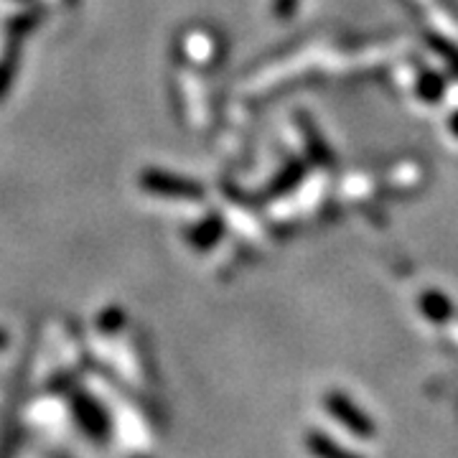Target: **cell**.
Here are the masks:
<instances>
[{
    "instance_id": "1",
    "label": "cell",
    "mask_w": 458,
    "mask_h": 458,
    "mask_svg": "<svg viewBox=\"0 0 458 458\" xmlns=\"http://www.w3.org/2000/svg\"><path fill=\"white\" fill-rule=\"evenodd\" d=\"M74 418L80 420V426L84 428V433L95 441H102L110 436V420L105 415V410L99 408V403L89 394H77L74 397Z\"/></svg>"
},
{
    "instance_id": "2",
    "label": "cell",
    "mask_w": 458,
    "mask_h": 458,
    "mask_svg": "<svg viewBox=\"0 0 458 458\" xmlns=\"http://www.w3.org/2000/svg\"><path fill=\"white\" fill-rule=\"evenodd\" d=\"M140 186H146L148 191L153 194H174V197H189V194H197V189L189 183V181H181L176 176H168L161 171H146L140 176Z\"/></svg>"
},
{
    "instance_id": "3",
    "label": "cell",
    "mask_w": 458,
    "mask_h": 458,
    "mask_svg": "<svg viewBox=\"0 0 458 458\" xmlns=\"http://www.w3.org/2000/svg\"><path fill=\"white\" fill-rule=\"evenodd\" d=\"M331 412H334L349 430H354V433H360V436H372V423H369V418H364L361 412H357L349 400L331 397Z\"/></svg>"
},
{
    "instance_id": "4",
    "label": "cell",
    "mask_w": 458,
    "mask_h": 458,
    "mask_svg": "<svg viewBox=\"0 0 458 458\" xmlns=\"http://www.w3.org/2000/svg\"><path fill=\"white\" fill-rule=\"evenodd\" d=\"M309 443H311V454L318 458H357L352 456V454H344L342 448L331 441V438L318 436V433H311V436H309Z\"/></svg>"
},
{
    "instance_id": "5",
    "label": "cell",
    "mask_w": 458,
    "mask_h": 458,
    "mask_svg": "<svg viewBox=\"0 0 458 458\" xmlns=\"http://www.w3.org/2000/svg\"><path fill=\"white\" fill-rule=\"evenodd\" d=\"M5 346H8V334H5V331L0 328V352H3Z\"/></svg>"
}]
</instances>
